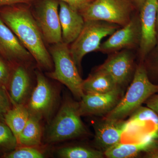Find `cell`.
Returning a JSON list of instances; mask_svg holds the SVG:
<instances>
[{
    "label": "cell",
    "instance_id": "603a6c76",
    "mask_svg": "<svg viewBox=\"0 0 158 158\" xmlns=\"http://www.w3.org/2000/svg\"><path fill=\"white\" fill-rule=\"evenodd\" d=\"M18 146L17 139L5 122L0 120V149L7 152Z\"/></svg>",
    "mask_w": 158,
    "mask_h": 158
},
{
    "label": "cell",
    "instance_id": "d4e9b609",
    "mask_svg": "<svg viewBox=\"0 0 158 158\" xmlns=\"http://www.w3.org/2000/svg\"><path fill=\"white\" fill-rule=\"evenodd\" d=\"M144 64L149 78L152 77L158 80V32L156 45L144 59Z\"/></svg>",
    "mask_w": 158,
    "mask_h": 158
},
{
    "label": "cell",
    "instance_id": "d6a6232c",
    "mask_svg": "<svg viewBox=\"0 0 158 158\" xmlns=\"http://www.w3.org/2000/svg\"><path fill=\"white\" fill-rule=\"evenodd\" d=\"M156 30L158 32V0L157 1V20H156Z\"/></svg>",
    "mask_w": 158,
    "mask_h": 158
},
{
    "label": "cell",
    "instance_id": "277c9868",
    "mask_svg": "<svg viewBox=\"0 0 158 158\" xmlns=\"http://www.w3.org/2000/svg\"><path fill=\"white\" fill-rule=\"evenodd\" d=\"M49 52L53 62L54 69L47 74L65 85L74 96L81 99L84 94L82 88L84 80L72 56L69 45L62 41L52 44Z\"/></svg>",
    "mask_w": 158,
    "mask_h": 158
},
{
    "label": "cell",
    "instance_id": "8992f818",
    "mask_svg": "<svg viewBox=\"0 0 158 158\" xmlns=\"http://www.w3.org/2000/svg\"><path fill=\"white\" fill-rule=\"evenodd\" d=\"M120 27L115 24L102 21H85L78 37L69 45L72 56L80 71L84 56L91 52H98L102 39L112 35Z\"/></svg>",
    "mask_w": 158,
    "mask_h": 158
},
{
    "label": "cell",
    "instance_id": "ba28073f",
    "mask_svg": "<svg viewBox=\"0 0 158 158\" xmlns=\"http://www.w3.org/2000/svg\"><path fill=\"white\" fill-rule=\"evenodd\" d=\"M32 13L46 43L62 42V30L58 0H36Z\"/></svg>",
    "mask_w": 158,
    "mask_h": 158
},
{
    "label": "cell",
    "instance_id": "9c48e42d",
    "mask_svg": "<svg viewBox=\"0 0 158 158\" xmlns=\"http://www.w3.org/2000/svg\"><path fill=\"white\" fill-rule=\"evenodd\" d=\"M141 39L139 12L137 11L127 24L116 30L102 43L98 52L109 55L124 49L138 51Z\"/></svg>",
    "mask_w": 158,
    "mask_h": 158
},
{
    "label": "cell",
    "instance_id": "52a82bcc",
    "mask_svg": "<svg viewBox=\"0 0 158 158\" xmlns=\"http://www.w3.org/2000/svg\"><path fill=\"white\" fill-rule=\"evenodd\" d=\"M36 84L25 105L30 116L49 123L58 105L56 88L39 71H35Z\"/></svg>",
    "mask_w": 158,
    "mask_h": 158
},
{
    "label": "cell",
    "instance_id": "e0dca14e",
    "mask_svg": "<svg viewBox=\"0 0 158 158\" xmlns=\"http://www.w3.org/2000/svg\"><path fill=\"white\" fill-rule=\"evenodd\" d=\"M158 138L149 137L140 143L123 144L119 143L105 151V156L109 158L134 157L141 152L158 150Z\"/></svg>",
    "mask_w": 158,
    "mask_h": 158
},
{
    "label": "cell",
    "instance_id": "ac0fdd59",
    "mask_svg": "<svg viewBox=\"0 0 158 158\" xmlns=\"http://www.w3.org/2000/svg\"><path fill=\"white\" fill-rule=\"evenodd\" d=\"M120 87L105 71L97 68L84 80L82 85L84 94H102Z\"/></svg>",
    "mask_w": 158,
    "mask_h": 158
},
{
    "label": "cell",
    "instance_id": "1f68e13d",
    "mask_svg": "<svg viewBox=\"0 0 158 158\" xmlns=\"http://www.w3.org/2000/svg\"><path fill=\"white\" fill-rule=\"evenodd\" d=\"M134 3H135V6L136 7L137 10L138 11H140L141 7L143 6V4L145 0H133Z\"/></svg>",
    "mask_w": 158,
    "mask_h": 158
},
{
    "label": "cell",
    "instance_id": "2e32d148",
    "mask_svg": "<svg viewBox=\"0 0 158 158\" xmlns=\"http://www.w3.org/2000/svg\"><path fill=\"white\" fill-rule=\"evenodd\" d=\"M59 16L62 42L70 45L81 32L85 20L79 11L63 2H59Z\"/></svg>",
    "mask_w": 158,
    "mask_h": 158
},
{
    "label": "cell",
    "instance_id": "7a4b0ae2",
    "mask_svg": "<svg viewBox=\"0 0 158 158\" xmlns=\"http://www.w3.org/2000/svg\"><path fill=\"white\" fill-rule=\"evenodd\" d=\"M157 93L158 84L151 81L144 62H139L127 92L105 118L113 120L123 119L141 107L150 97Z\"/></svg>",
    "mask_w": 158,
    "mask_h": 158
},
{
    "label": "cell",
    "instance_id": "f546056e",
    "mask_svg": "<svg viewBox=\"0 0 158 158\" xmlns=\"http://www.w3.org/2000/svg\"><path fill=\"white\" fill-rule=\"evenodd\" d=\"M36 0H0V7L17 4H27L31 5Z\"/></svg>",
    "mask_w": 158,
    "mask_h": 158
},
{
    "label": "cell",
    "instance_id": "9a60e30c",
    "mask_svg": "<svg viewBox=\"0 0 158 158\" xmlns=\"http://www.w3.org/2000/svg\"><path fill=\"white\" fill-rule=\"evenodd\" d=\"M128 121L105 118L95 125V144L100 150L104 152L120 143L122 135L128 128Z\"/></svg>",
    "mask_w": 158,
    "mask_h": 158
},
{
    "label": "cell",
    "instance_id": "f1b7e54d",
    "mask_svg": "<svg viewBox=\"0 0 158 158\" xmlns=\"http://www.w3.org/2000/svg\"><path fill=\"white\" fill-rule=\"evenodd\" d=\"M148 107L153 110L158 116V94H155L145 102Z\"/></svg>",
    "mask_w": 158,
    "mask_h": 158
},
{
    "label": "cell",
    "instance_id": "44dd1931",
    "mask_svg": "<svg viewBox=\"0 0 158 158\" xmlns=\"http://www.w3.org/2000/svg\"><path fill=\"white\" fill-rule=\"evenodd\" d=\"M57 155L62 158H102L104 153L81 145H70L60 148L57 150Z\"/></svg>",
    "mask_w": 158,
    "mask_h": 158
},
{
    "label": "cell",
    "instance_id": "484cf974",
    "mask_svg": "<svg viewBox=\"0 0 158 158\" xmlns=\"http://www.w3.org/2000/svg\"><path fill=\"white\" fill-rule=\"evenodd\" d=\"M6 88L0 86V120L4 121L6 113L11 107L12 103Z\"/></svg>",
    "mask_w": 158,
    "mask_h": 158
},
{
    "label": "cell",
    "instance_id": "8fae6325",
    "mask_svg": "<svg viewBox=\"0 0 158 158\" xmlns=\"http://www.w3.org/2000/svg\"><path fill=\"white\" fill-rule=\"evenodd\" d=\"M0 56L14 65L29 66L34 59L17 36L0 17Z\"/></svg>",
    "mask_w": 158,
    "mask_h": 158
},
{
    "label": "cell",
    "instance_id": "30bf717a",
    "mask_svg": "<svg viewBox=\"0 0 158 158\" xmlns=\"http://www.w3.org/2000/svg\"><path fill=\"white\" fill-rule=\"evenodd\" d=\"M157 1L145 0L139 11L141 39L138 51L139 62H144L157 40Z\"/></svg>",
    "mask_w": 158,
    "mask_h": 158
},
{
    "label": "cell",
    "instance_id": "4fadbf2b",
    "mask_svg": "<svg viewBox=\"0 0 158 158\" xmlns=\"http://www.w3.org/2000/svg\"><path fill=\"white\" fill-rule=\"evenodd\" d=\"M133 51L124 49L109 54L106 60L98 66L110 74L120 87L126 83L132 74L135 59Z\"/></svg>",
    "mask_w": 158,
    "mask_h": 158
},
{
    "label": "cell",
    "instance_id": "ffe728a7",
    "mask_svg": "<svg viewBox=\"0 0 158 158\" xmlns=\"http://www.w3.org/2000/svg\"><path fill=\"white\" fill-rule=\"evenodd\" d=\"M30 114L25 105L12 104L6 113L4 121L10 128L17 140L28 120Z\"/></svg>",
    "mask_w": 158,
    "mask_h": 158
},
{
    "label": "cell",
    "instance_id": "4316f807",
    "mask_svg": "<svg viewBox=\"0 0 158 158\" xmlns=\"http://www.w3.org/2000/svg\"><path fill=\"white\" fill-rule=\"evenodd\" d=\"M11 73L9 65L0 56V86L7 89Z\"/></svg>",
    "mask_w": 158,
    "mask_h": 158
},
{
    "label": "cell",
    "instance_id": "7c38bea8",
    "mask_svg": "<svg viewBox=\"0 0 158 158\" xmlns=\"http://www.w3.org/2000/svg\"><path fill=\"white\" fill-rule=\"evenodd\" d=\"M121 94L120 87L107 93L84 94L78 102L80 115L107 114L120 101Z\"/></svg>",
    "mask_w": 158,
    "mask_h": 158
},
{
    "label": "cell",
    "instance_id": "83f0119b",
    "mask_svg": "<svg viewBox=\"0 0 158 158\" xmlns=\"http://www.w3.org/2000/svg\"><path fill=\"white\" fill-rule=\"evenodd\" d=\"M67 3L71 7L78 11L84 9L94 0H58Z\"/></svg>",
    "mask_w": 158,
    "mask_h": 158
},
{
    "label": "cell",
    "instance_id": "cb8c5ba5",
    "mask_svg": "<svg viewBox=\"0 0 158 158\" xmlns=\"http://www.w3.org/2000/svg\"><path fill=\"white\" fill-rule=\"evenodd\" d=\"M150 121L155 125L158 132V116L152 109L148 107H140L131 114L128 122L130 124L137 123L138 122Z\"/></svg>",
    "mask_w": 158,
    "mask_h": 158
},
{
    "label": "cell",
    "instance_id": "3957f363",
    "mask_svg": "<svg viewBox=\"0 0 158 158\" xmlns=\"http://www.w3.org/2000/svg\"><path fill=\"white\" fill-rule=\"evenodd\" d=\"M79 112V103L67 99L48 123L45 141L55 144L87 135V131Z\"/></svg>",
    "mask_w": 158,
    "mask_h": 158
},
{
    "label": "cell",
    "instance_id": "6da1fadb",
    "mask_svg": "<svg viewBox=\"0 0 158 158\" xmlns=\"http://www.w3.org/2000/svg\"><path fill=\"white\" fill-rule=\"evenodd\" d=\"M0 17L30 52L39 68L52 71V59L33 15L31 5L17 4L0 7Z\"/></svg>",
    "mask_w": 158,
    "mask_h": 158
},
{
    "label": "cell",
    "instance_id": "7402d4cb",
    "mask_svg": "<svg viewBox=\"0 0 158 158\" xmlns=\"http://www.w3.org/2000/svg\"><path fill=\"white\" fill-rule=\"evenodd\" d=\"M3 156L6 158H43L45 157V155L42 147L19 145L6 152Z\"/></svg>",
    "mask_w": 158,
    "mask_h": 158
},
{
    "label": "cell",
    "instance_id": "4dcf8cb0",
    "mask_svg": "<svg viewBox=\"0 0 158 158\" xmlns=\"http://www.w3.org/2000/svg\"><path fill=\"white\" fill-rule=\"evenodd\" d=\"M144 156L145 158H158V150L145 153Z\"/></svg>",
    "mask_w": 158,
    "mask_h": 158
},
{
    "label": "cell",
    "instance_id": "5b68a950",
    "mask_svg": "<svg viewBox=\"0 0 158 158\" xmlns=\"http://www.w3.org/2000/svg\"><path fill=\"white\" fill-rule=\"evenodd\" d=\"M79 11L85 21H102L123 27L138 11L133 0H94Z\"/></svg>",
    "mask_w": 158,
    "mask_h": 158
},
{
    "label": "cell",
    "instance_id": "d6986e66",
    "mask_svg": "<svg viewBox=\"0 0 158 158\" xmlns=\"http://www.w3.org/2000/svg\"><path fill=\"white\" fill-rule=\"evenodd\" d=\"M41 122L38 118L30 116L18 139V146L42 147L43 132Z\"/></svg>",
    "mask_w": 158,
    "mask_h": 158
},
{
    "label": "cell",
    "instance_id": "5bb4252c",
    "mask_svg": "<svg viewBox=\"0 0 158 158\" xmlns=\"http://www.w3.org/2000/svg\"><path fill=\"white\" fill-rule=\"evenodd\" d=\"M29 66L17 64L11 70L7 88L12 104L26 105L31 96L34 87Z\"/></svg>",
    "mask_w": 158,
    "mask_h": 158
}]
</instances>
